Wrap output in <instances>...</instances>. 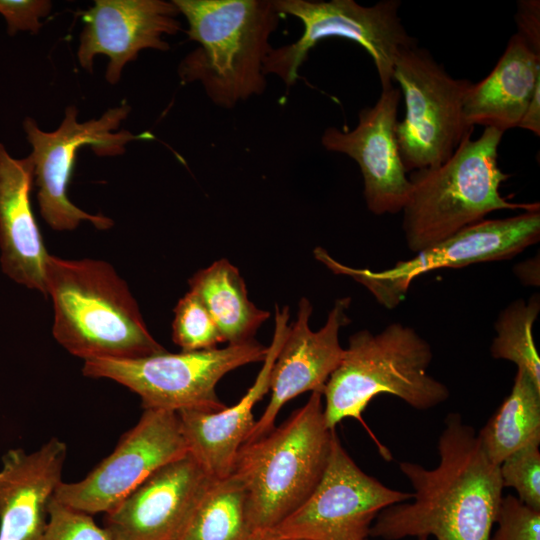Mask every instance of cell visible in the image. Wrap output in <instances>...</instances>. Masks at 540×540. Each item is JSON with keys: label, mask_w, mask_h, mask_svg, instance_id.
I'll return each mask as SVG.
<instances>
[{"label": "cell", "mask_w": 540, "mask_h": 540, "mask_svg": "<svg viewBox=\"0 0 540 540\" xmlns=\"http://www.w3.org/2000/svg\"><path fill=\"white\" fill-rule=\"evenodd\" d=\"M282 15L297 18L304 27L295 42L273 48L264 66L290 87L309 51L321 40L340 37L361 45L372 57L382 89L393 86V66L400 50L417 45L398 14L399 0H382L363 6L354 0H274Z\"/></svg>", "instance_id": "ba28073f"}, {"label": "cell", "mask_w": 540, "mask_h": 540, "mask_svg": "<svg viewBox=\"0 0 540 540\" xmlns=\"http://www.w3.org/2000/svg\"><path fill=\"white\" fill-rule=\"evenodd\" d=\"M189 290L205 305L224 342L240 344L254 339L270 313L248 298L245 282L236 266L226 259L197 271L188 281Z\"/></svg>", "instance_id": "7402d4cb"}, {"label": "cell", "mask_w": 540, "mask_h": 540, "mask_svg": "<svg viewBox=\"0 0 540 540\" xmlns=\"http://www.w3.org/2000/svg\"><path fill=\"white\" fill-rule=\"evenodd\" d=\"M45 283L54 310L53 337L72 355L84 361L129 360L166 351L110 263L50 254Z\"/></svg>", "instance_id": "7a4b0ae2"}, {"label": "cell", "mask_w": 540, "mask_h": 540, "mask_svg": "<svg viewBox=\"0 0 540 540\" xmlns=\"http://www.w3.org/2000/svg\"><path fill=\"white\" fill-rule=\"evenodd\" d=\"M412 499L362 471L336 432L324 474L307 500L273 529L282 540H368L385 508Z\"/></svg>", "instance_id": "7c38bea8"}, {"label": "cell", "mask_w": 540, "mask_h": 540, "mask_svg": "<svg viewBox=\"0 0 540 540\" xmlns=\"http://www.w3.org/2000/svg\"><path fill=\"white\" fill-rule=\"evenodd\" d=\"M495 523L497 530L489 540H540V510L513 495L503 496Z\"/></svg>", "instance_id": "f1b7e54d"}, {"label": "cell", "mask_w": 540, "mask_h": 540, "mask_svg": "<svg viewBox=\"0 0 540 540\" xmlns=\"http://www.w3.org/2000/svg\"><path fill=\"white\" fill-rule=\"evenodd\" d=\"M539 310L538 296L531 297L528 302L516 300L506 307L495 323L497 335L490 351L495 359L515 363L540 386V358L532 333Z\"/></svg>", "instance_id": "d4e9b609"}, {"label": "cell", "mask_w": 540, "mask_h": 540, "mask_svg": "<svg viewBox=\"0 0 540 540\" xmlns=\"http://www.w3.org/2000/svg\"><path fill=\"white\" fill-rule=\"evenodd\" d=\"M439 464L427 469L403 461L400 471L411 483L412 502L383 509L370 537L436 540H489L503 485L499 466L484 453L475 429L459 413H449L437 444Z\"/></svg>", "instance_id": "6da1fadb"}, {"label": "cell", "mask_w": 540, "mask_h": 540, "mask_svg": "<svg viewBox=\"0 0 540 540\" xmlns=\"http://www.w3.org/2000/svg\"><path fill=\"white\" fill-rule=\"evenodd\" d=\"M290 540H306V539H290Z\"/></svg>", "instance_id": "836d02e7"}, {"label": "cell", "mask_w": 540, "mask_h": 540, "mask_svg": "<svg viewBox=\"0 0 540 540\" xmlns=\"http://www.w3.org/2000/svg\"><path fill=\"white\" fill-rule=\"evenodd\" d=\"M51 8L48 0H0V15L6 20L11 36L20 31L38 33L43 26L40 19L48 16Z\"/></svg>", "instance_id": "f546056e"}, {"label": "cell", "mask_w": 540, "mask_h": 540, "mask_svg": "<svg viewBox=\"0 0 540 540\" xmlns=\"http://www.w3.org/2000/svg\"><path fill=\"white\" fill-rule=\"evenodd\" d=\"M186 453L178 413L145 409L110 455L82 480L62 482L55 498L90 515L107 513L153 472Z\"/></svg>", "instance_id": "4fadbf2b"}, {"label": "cell", "mask_w": 540, "mask_h": 540, "mask_svg": "<svg viewBox=\"0 0 540 540\" xmlns=\"http://www.w3.org/2000/svg\"><path fill=\"white\" fill-rule=\"evenodd\" d=\"M289 308L275 307L274 334L255 382L241 400L218 412H178L188 453L214 479L228 477L255 420L253 408L269 391L270 374L289 329Z\"/></svg>", "instance_id": "d6986e66"}, {"label": "cell", "mask_w": 540, "mask_h": 540, "mask_svg": "<svg viewBox=\"0 0 540 540\" xmlns=\"http://www.w3.org/2000/svg\"><path fill=\"white\" fill-rule=\"evenodd\" d=\"M246 540H282L274 537L269 531H257L249 533Z\"/></svg>", "instance_id": "d6a6232c"}, {"label": "cell", "mask_w": 540, "mask_h": 540, "mask_svg": "<svg viewBox=\"0 0 540 540\" xmlns=\"http://www.w3.org/2000/svg\"><path fill=\"white\" fill-rule=\"evenodd\" d=\"M393 81L399 84L405 103L396 136L406 171L442 164L474 130L463 114L472 82L452 77L429 51L417 45L400 50Z\"/></svg>", "instance_id": "9c48e42d"}, {"label": "cell", "mask_w": 540, "mask_h": 540, "mask_svg": "<svg viewBox=\"0 0 540 540\" xmlns=\"http://www.w3.org/2000/svg\"><path fill=\"white\" fill-rule=\"evenodd\" d=\"M540 86V53L514 34L493 70L470 86L463 103L468 126L482 125L505 133L518 127Z\"/></svg>", "instance_id": "44dd1931"}, {"label": "cell", "mask_w": 540, "mask_h": 540, "mask_svg": "<svg viewBox=\"0 0 540 540\" xmlns=\"http://www.w3.org/2000/svg\"><path fill=\"white\" fill-rule=\"evenodd\" d=\"M213 480L186 453L157 469L105 513L104 526L118 540H179Z\"/></svg>", "instance_id": "9a60e30c"}, {"label": "cell", "mask_w": 540, "mask_h": 540, "mask_svg": "<svg viewBox=\"0 0 540 540\" xmlns=\"http://www.w3.org/2000/svg\"><path fill=\"white\" fill-rule=\"evenodd\" d=\"M472 134L442 164L411 172V190L402 210V228L411 251L432 246L496 210L540 209L539 203L509 202L499 192L510 177L498 165L504 133L485 128L475 140Z\"/></svg>", "instance_id": "5b68a950"}, {"label": "cell", "mask_w": 540, "mask_h": 540, "mask_svg": "<svg viewBox=\"0 0 540 540\" xmlns=\"http://www.w3.org/2000/svg\"><path fill=\"white\" fill-rule=\"evenodd\" d=\"M198 47L178 67L183 83L199 82L217 106L233 109L263 94L270 37L282 15L274 0H172Z\"/></svg>", "instance_id": "3957f363"}, {"label": "cell", "mask_w": 540, "mask_h": 540, "mask_svg": "<svg viewBox=\"0 0 540 540\" xmlns=\"http://www.w3.org/2000/svg\"><path fill=\"white\" fill-rule=\"evenodd\" d=\"M518 34L537 53H540V2L520 0L515 15Z\"/></svg>", "instance_id": "4dcf8cb0"}, {"label": "cell", "mask_w": 540, "mask_h": 540, "mask_svg": "<svg viewBox=\"0 0 540 540\" xmlns=\"http://www.w3.org/2000/svg\"><path fill=\"white\" fill-rule=\"evenodd\" d=\"M419 540H427V538H419Z\"/></svg>", "instance_id": "e575fe53"}, {"label": "cell", "mask_w": 540, "mask_h": 540, "mask_svg": "<svg viewBox=\"0 0 540 540\" xmlns=\"http://www.w3.org/2000/svg\"><path fill=\"white\" fill-rule=\"evenodd\" d=\"M518 127L540 135V86L534 91Z\"/></svg>", "instance_id": "1f68e13d"}, {"label": "cell", "mask_w": 540, "mask_h": 540, "mask_svg": "<svg viewBox=\"0 0 540 540\" xmlns=\"http://www.w3.org/2000/svg\"><path fill=\"white\" fill-rule=\"evenodd\" d=\"M503 488L515 489L518 499L540 510V451L539 446H527L506 458L499 465Z\"/></svg>", "instance_id": "4316f807"}, {"label": "cell", "mask_w": 540, "mask_h": 540, "mask_svg": "<svg viewBox=\"0 0 540 540\" xmlns=\"http://www.w3.org/2000/svg\"><path fill=\"white\" fill-rule=\"evenodd\" d=\"M130 110V106L123 103L98 119L80 123L77 108L68 106L60 126L52 132L42 131L34 119L25 118L23 127L32 147L29 157L33 164V185L38 189L40 214L53 230L72 231L82 222H89L98 230L113 226L111 218L77 207L69 200L67 190L81 147L90 146L98 156H116L125 152V145L130 141L151 136L134 135L127 130L113 132Z\"/></svg>", "instance_id": "30bf717a"}, {"label": "cell", "mask_w": 540, "mask_h": 540, "mask_svg": "<svg viewBox=\"0 0 540 540\" xmlns=\"http://www.w3.org/2000/svg\"><path fill=\"white\" fill-rule=\"evenodd\" d=\"M39 540H118L105 526H98L92 515L73 509L54 498L49 507L47 526Z\"/></svg>", "instance_id": "83f0119b"}, {"label": "cell", "mask_w": 540, "mask_h": 540, "mask_svg": "<svg viewBox=\"0 0 540 540\" xmlns=\"http://www.w3.org/2000/svg\"><path fill=\"white\" fill-rule=\"evenodd\" d=\"M478 441L495 465L531 445L540 444V386L517 368L510 394L477 433Z\"/></svg>", "instance_id": "603a6c76"}, {"label": "cell", "mask_w": 540, "mask_h": 540, "mask_svg": "<svg viewBox=\"0 0 540 540\" xmlns=\"http://www.w3.org/2000/svg\"><path fill=\"white\" fill-rule=\"evenodd\" d=\"M351 299H337L326 323L313 331L309 320L313 311L307 298L299 301L297 318L289 329L270 374V401L255 421L246 441L251 442L269 433L285 403L307 391H322L344 355L339 331L348 322Z\"/></svg>", "instance_id": "2e32d148"}, {"label": "cell", "mask_w": 540, "mask_h": 540, "mask_svg": "<svg viewBox=\"0 0 540 540\" xmlns=\"http://www.w3.org/2000/svg\"><path fill=\"white\" fill-rule=\"evenodd\" d=\"M66 444L51 438L38 450L9 449L0 468V540H39L61 485Z\"/></svg>", "instance_id": "ac0fdd59"}, {"label": "cell", "mask_w": 540, "mask_h": 540, "mask_svg": "<svg viewBox=\"0 0 540 540\" xmlns=\"http://www.w3.org/2000/svg\"><path fill=\"white\" fill-rule=\"evenodd\" d=\"M432 358L429 343L401 323L389 324L376 334L354 333L322 392L327 426L335 429L346 418L362 421L367 405L383 393L417 410L445 402L449 389L428 373Z\"/></svg>", "instance_id": "8992f818"}, {"label": "cell", "mask_w": 540, "mask_h": 540, "mask_svg": "<svg viewBox=\"0 0 540 540\" xmlns=\"http://www.w3.org/2000/svg\"><path fill=\"white\" fill-rule=\"evenodd\" d=\"M334 433L322 391H313L279 427L240 447L232 474L245 491L249 533L273 529L307 500L324 474Z\"/></svg>", "instance_id": "277c9868"}, {"label": "cell", "mask_w": 540, "mask_h": 540, "mask_svg": "<svg viewBox=\"0 0 540 540\" xmlns=\"http://www.w3.org/2000/svg\"><path fill=\"white\" fill-rule=\"evenodd\" d=\"M539 239L540 209H534L511 217L479 221L382 271L349 267L321 247L314 250V255L331 271L350 276L365 286L381 305L393 309L403 300L411 282L422 274L510 259Z\"/></svg>", "instance_id": "8fae6325"}, {"label": "cell", "mask_w": 540, "mask_h": 540, "mask_svg": "<svg viewBox=\"0 0 540 540\" xmlns=\"http://www.w3.org/2000/svg\"><path fill=\"white\" fill-rule=\"evenodd\" d=\"M179 10L173 1L96 0L81 12L84 24L77 52L81 67L93 71L96 55L109 58L106 80L116 84L124 66L143 49L167 51L165 35L181 30Z\"/></svg>", "instance_id": "e0dca14e"}, {"label": "cell", "mask_w": 540, "mask_h": 540, "mask_svg": "<svg viewBox=\"0 0 540 540\" xmlns=\"http://www.w3.org/2000/svg\"><path fill=\"white\" fill-rule=\"evenodd\" d=\"M400 97L394 86L382 89L377 102L359 112L353 129L328 127L321 136L326 150L358 164L366 205L375 215L402 212L411 190L396 136Z\"/></svg>", "instance_id": "5bb4252c"}, {"label": "cell", "mask_w": 540, "mask_h": 540, "mask_svg": "<svg viewBox=\"0 0 540 540\" xmlns=\"http://www.w3.org/2000/svg\"><path fill=\"white\" fill-rule=\"evenodd\" d=\"M267 347L256 340L224 348L159 354L129 360L84 361L85 376L117 382L142 400L144 409L218 412L219 380L241 366L263 361Z\"/></svg>", "instance_id": "52a82bcc"}, {"label": "cell", "mask_w": 540, "mask_h": 540, "mask_svg": "<svg viewBox=\"0 0 540 540\" xmlns=\"http://www.w3.org/2000/svg\"><path fill=\"white\" fill-rule=\"evenodd\" d=\"M245 491L230 474L210 484L179 540H246Z\"/></svg>", "instance_id": "cb8c5ba5"}, {"label": "cell", "mask_w": 540, "mask_h": 540, "mask_svg": "<svg viewBox=\"0 0 540 540\" xmlns=\"http://www.w3.org/2000/svg\"><path fill=\"white\" fill-rule=\"evenodd\" d=\"M172 339L183 352L213 349L224 342L211 314L190 290L174 308Z\"/></svg>", "instance_id": "484cf974"}, {"label": "cell", "mask_w": 540, "mask_h": 540, "mask_svg": "<svg viewBox=\"0 0 540 540\" xmlns=\"http://www.w3.org/2000/svg\"><path fill=\"white\" fill-rule=\"evenodd\" d=\"M33 164L14 158L0 143V266L15 283L47 297L45 265L49 253L32 205Z\"/></svg>", "instance_id": "ffe728a7"}]
</instances>
